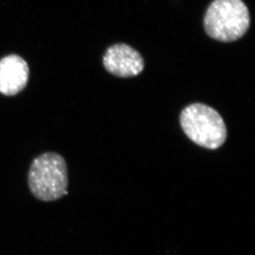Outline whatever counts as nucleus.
<instances>
[{
    "label": "nucleus",
    "instance_id": "obj_1",
    "mask_svg": "<svg viewBox=\"0 0 255 255\" xmlns=\"http://www.w3.org/2000/svg\"><path fill=\"white\" fill-rule=\"evenodd\" d=\"M31 194L42 202H54L67 195V164L56 152H45L32 160L27 173Z\"/></svg>",
    "mask_w": 255,
    "mask_h": 255
},
{
    "label": "nucleus",
    "instance_id": "obj_2",
    "mask_svg": "<svg viewBox=\"0 0 255 255\" xmlns=\"http://www.w3.org/2000/svg\"><path fill=\"white\" fill-rule=\"evenodd\" d=\"M250 24V12L242 0H214L204 17L207 35L222 42L241 38L248 31Z\"/></svg>",
    "mask_w": 255,
    "mask_h": 255
},
{
    "label": "nucleus",
    "instance_id": "obj_3",
    "mask_svg": "<svg viewBox=\"0 0 255 255\" xmlns=\"http://www.w3.org/2000/svg\"><path fill=\"white\" fill-rule=\"evenodd\" d=\"M180 124L192 141L206 149H218L227 140V129L222 116L205 104L186 107L181 113Z\"/></svg>",
    "mask_w": 255,
    "mask_h": 255
},
{
    "label": "nucleus",
    "instance_id": "obj_4",
    "mask_svg": "<svg viewBox=\"0 0 255 255\" xmlns=\"http://www.w3.org/2000/svg\"><path fill=\"white\" fill-rule=\"evenodd\" d=\"M103 62L110 74L120 78L135 77L144 67L141 55L131 46L123 43L109 47Z\"/></svg>",
    "mask_w": 255,
    "mask_h": 255
},
{
    "label": "nucleus",
    "instance_id": "obj_5",
    "mask_svg": "<svg viewBox=\"0 0 255 255\" xmlns=\"http://www.w3.org/2000/svg\"><path fill=\"white\" fill-rule=\"evenodd\" d=\"M29 68L24 59L9 55L0 60V93L13 96L25 89L28 82Z\"/></svg>",
    "mask_w": 255,
    "mask_h": 255
}]
</instances>
